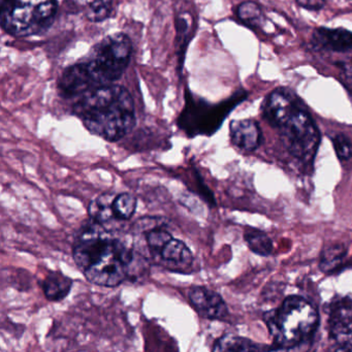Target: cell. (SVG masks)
Masks as SVG:
<instances>
[{
  "mask_svg": "<svg viewBox=\"0 0 352 352\" xmlns=\"http://www.w3.org/2000/svg\"><path fill=\"white\" fill-rule=\"evenodd\" d=\"M73 257L88 281L104 287L133 280L143 259L119 228L92 218L76 234Z\"/></svg>",
  "mask_w": 352,
  "mask_h": 352,
  "instance_id": "1",
  "label": "cell"
},
{
  "mask_svg": "<svg viewBox=\"0 0 352 352\" xmlns=\"http://www.w3.org/2000/svg\"><path fill=\"white\" fill-rule=\"evenodd\" d=\"M133 45L124 34H114L96 45L84 60L63 71L58 81L59 91L73 100L100 86L121 79L131 63Z\"/></svg>",
  "mask_w": 352,
  "mask_h": 352,
  "instance_id": "2",
  "label": "cell"
},
{
  "mask_svg": "<svg viewBox=\"0 0 352 352\" xmlns=\"http://www.w3.org/2000/svg\"><path fill=\"white\" fill-rule=\"evenodd\" d=\"M72 109L92 135L108 142L120 141L137 124L131 94L115 83L94 88L75 98Z\"/></svg>",
  "mask_w": 352,
  "mask_h": 352,
  "instance_id": "3",
  "label": "cell"
},
{
  "mask_svg": "<svg viewBox=\"0 0 352 352\" xmlns=\"http://www.w3.org/2000/svg\"><path fill=\"white\" fill-rule=\"evenodd\" d=\"M263 112L267 123L279 131L289 153L300 162H312L320 135L298 96L288 88H277L265 98Z\"/></svg>",
  "mask_w": 352,
  "mask_h": 352,
  "instance_id": "4",
  "label": "cell"
},
{
  "mask_svg": "<svg viewBox=\"0 0 352 352\" xmlns=\"http://www.w3.org/2000/svg\"><path fill=\"white\" fill-rule=\"evenodd\" d=\"M265 321L277 349H294L314 335L319 317L310 302L294 296L267 313Z\"/></svg>",
  "mask_w": 352,
  "mask_h": 352,
  "instance_id": "5",
  "label": "cell"
},
{
  "mask_svg": "<svg viewBox=\"0 0 352 352\" xmlns=\"http://www.w3.org/2000/svg\"><path fill=\"white\" fill-rule=\"evenodd\" d=\"M57 9V0H0L1 28L17 38L44 34L52 26Z\"/></svg>",
  "mask_w": 352,
  "mask_h": 352,
  "instance_id": "6",
  "label": "cell"
},
{
  "mask_svg": "<svg viewBox=\"0 0 352 352\" xmlns=\"http://www.w3.org/2000/svg\"><path fill=\"white\" fill-rule=\"evenodd\" d=\"M246 96V91H236L228 100L214 104L201 100L187 89L185 92V107L179 118V124L181 129L192 133L215 131L226 115Z\"/></svg>",
  "mask_w": 352,
  "mask_h": 352,
  "instance_id": "7",
  "label": "cell"
},
{
  "mask_svg": "<svg viewBox=\"0 0 352 352\" xmlns=\"http://www.w3.org/2000/svg\"><path fill=\"white\" fill-rule=\"evenodd\" d=\"M329 336L336 349L352 351V300L336 302L329 313Z\"/></svg>",
  "mask_w": 352,
  "mask_h": 352,
  "instance_id": "8",
  "label": "cell"
},
{
  "mask_svg": "<svg viewBox=\"0 0 352 352\" xmlns=\"http://www.w3.org/2000/svg\"><path fill=\"white\" fill-rule=\"evenodd\" d=\"M191 306L204 318L222 320L228 315V308L222 296L205 286H193L188 294Z\"/></svg>",
  "mask_w": 352,
  "mask_h": 352,
  "instance_id": "9",
  "label": "cell"
},
{
  "mask_svg": "<svg viewBox=\"0 0 352 352\" xmlns=\"http://www.w3.org/2000/svg\"><path fill=\"white\" fill-rule=\"evenodd\" d=\"M311 44L317 50L348 52L352 50V32L345 28H318L313 32Z\"/></svg>",
  "mask_w": 352,
  "mask_h": 352,
  "instance_id": "10",
  "label": "cell"
},
{
  "mask_svg": "<svg viewBox=\"0 0 352 352\" xmlns=\"http://www.w3.org/2000/svg\"><path fill=\"white\" fill-rule=\"evenodd\" d=\"M230 135L232 143L244 151H254L261 146V129L258 124L251 119L232 121L230 125Z\"/></svg>",
  "mask_w": 352,
  "mask_h": 352,
  "instance_id": "11",
  "label": "cell"
},
{
  "mask_svg": "<svg viewBox=\"0 0 352 352\" xmlns=\"http://www.w3.org/2000/svg\"><path fill=\"white\" fill-rule=\"evenodd\" d=\"M156 258L173 267H186L192 263L193 255L183 241L173 238L166 243Z\"/></svg>",
  "mask_w": 352,
  "mask_h": 352,
  "instance_id": "12",
  "label": "cell"
},
{
  "mask_svg": "<svg viewBox=\"0 0 352 352\" xmlns=\"http://www.w3.org/2000/svg\"><path fill=\"white\" fill-rule=\"evenodd\" d=\"M74 281L59 271L50 272L43 280V292L50 302H61L65 300L73 287Z\"/></svg>",
  "mask_w": 352,
  "mask_h": 352,
  "instance_id": "13",
  "label": "cell"
},
{
  "mask_svg": "<svg viewBox=\"0 0 352 352\" xmlns=\"http://www.w3.org/2000/svg\"><path fill=\"white\" fill-rule=\"evenodd\" d=\"M115 195H116L104 193L94 199L88 207V214H89L90 218L104 224V226H116L117 220L115 219L112 210Z\"/></svg>",
  "mask_w": 352,
  "mask_h": 352,
  "instance_id": "14",
  "label": "cell"
},
{
  "mask_svg": "<svg viewBox=\"0 0 352 352\" xmlns=\"http://www.w3.org/2000/svg\"><path fill=\"white\" fill-rule=\"evenodd\" d=\"M263 349H267V347L247 338L234 335H224L213 346V351H259Z\"/></svg>",
  "mask_w": 352,
  "mask_h": 352,
  "instance_id": "15",
  "label": "cell"
},
{
  "mask_svg": "<svg viewBox=\"0 0 352 352\" xmlns=\"http://www.w3.org/2000/svg\"><path fill=\"white\" fill-rule=\"evenodd\" d=\"M236 17L247 28L251 30H261L265 23L263 10L253 1H245L236 8Z\"/></svg>",
  "mask_w": 352,
  "mask_h": 352,
  "instance_id": "16",
  "label": "cell"
},
{
  "mask_svg": "<svg viewBox=\"0 0 352 352\" xmlns=\"http://www.w3.org/2000/svg\"><path fill=\"white\" fill-rule=\"evenodd\" d=\"M138 201L131 193H120L115 195L112 204L113 214L117 221H126L131 219L137 210Z\"/></svg>",
  "mask_w": 352,
  "mask_h": 352,
  "instance_id": "17",
  "label": "cell"
},
{
  "mask_svg": "<svg viewBox=\"0 0 352 352\" xmlns=\"http://www.w3.org/2000/svg\"><path fill=\"white\" fill-rule=\"evenodd\" d=\"M244 239L249 249L255 254L261 256H269L273 251V243L271 239L261 230L255 228H247Z\"/></svg>",
  "mask_w": 352,
  "mask_h": 352,
  "instance_id": "18",
  "label": "cell"
},
{
  "mask_svg": "<svg viewBox=\"0 0 352 352\" xmlns=\"http://www.w3.org/2000/svg\"><path fill=\"white\" fill-rule=\"evenodd\" d=\"M347 250L343 245H329L325 247L320 255L319 267L324 273H331L341 265L345 259Z\"/></svg>",
  "mask_w": 352,
  "mask_h": 352,
  "instance_id": "19",
  "label": "cell"
},
{
  "mask_svg": "<svg viewBox=\"0 0 352 352\" xmlns=\"http://www.w3.org/2000/svg\"><path fill=\"white\" fill-rule=\"evenodd\" d=\"M145 240L147 243L150 253L154 258L157 257L162 249L166 246V243L173 239L172 234L166 228L156 226L146 230Z\"/></svg>",
  "mask_w": 352,
  "mask_h": 352,
  "instance_id": "20",
  "label": "cell"
},
{
  "mask_svg": "<svg viewBox=\"0 0 352 352\" xmlns=\"http://www.w3.org/2000/svg\"><path fill=\"white\" fill-rule=\"evenodd\" d=\"M81 3L88 19L94 22L104 21L113 11V0H81Z\"/></svg>",
  "mask_w": 352,
  "mask_h": 352,
  "instance_id": "21",
  "label": "cell"
},
{
  "mask_svg": "<svg viewBox=\"0 0 352 352\" xmlns=\"http://www.w3.org/2000/svg\"><path fill=\"white\" fill-rule=\"evenodd\" d=\"M191 15H187L186 13H182L178 18H177V49H178L180 58H184L185 50L186 47L188 46L189 40H190L191 32Z\"/></svg>",
  "mask_w": 352,
  "mask_h": 352,
  "instance_id": "22",
  "label": "cell"
},
{
  "mask_svg": "<svg viewBox=\"0 0 352 352\" xmlns=\"http://www.w3.org/2000/svg\"><path fill=\"white\" fill-rule=\"evenodd\" d=\"M333 148L339 160H348L352 157V143L346 135H336L333 140Z\"/></svg>",
  "mask_w": 352,
  "mask_h": 352,
  "instance_id": "23",
  "label": "cell"
},
{
  "mask_svg": "<svg viewBox=\"0 0 352 352\" xmlns=\"http://www.w3.org/2000/svg\"><path fill=\"white\" fill-rule=\"evenodd\" d=\"M296 3L308 11H319L325 7V0H296Z\"/></svg>",
  "mask_w": 352,
  "mask_h": 352,
  "instance_id": "24",
  "label": "cell"
},
{
  "mask_svg": "<svg viewBox=\"0 0 352 352\" xmlns=\"http://www.w3.org/2000/svg\"><path fill=\"white\" fill-rule=\"evenodd\" d=\"M350 69H348V72H347V75H350L349 77H351L352 76V61H351V65H350Z\"/></svg>",
  "mask_w": 352,
  "mask_h": 352,
  "instance_id": "25",
  "label": "cell"
}]
</instances>
